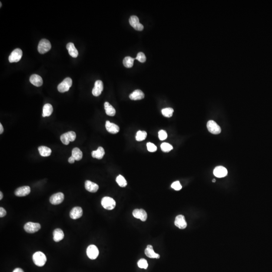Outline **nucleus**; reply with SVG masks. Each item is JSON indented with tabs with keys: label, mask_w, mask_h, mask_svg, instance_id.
<instances>
[{
	"label": "nucleus",
	"mask_w": 272,
	"mask_h": 272,
	"mask_svg": "<svg viewBox=\"0 0 272 272\" xmlns=\"http://www.w3.org/2000/svg\"><path fill=\"white\" fill-rule=\"evenodd\" d=\"M133 215L134 217L140 219L142 221H145L147 220V213L143 209L134 210L133 212Z\"/></svg>",
	"instance_id": "15"
},
{
	"label": "nucleus",
	"mask_w": 272,
	"mask_h": 272,
	"mask_svg": "<svg viewBox=\"0 0 272 272\" xmlns=\"http://www.w3.org/2000/svg\"><path fill=\"white\" fill-rule=\"evenodd\" d=\"M85 187L86 190L91 193H96L99 189V186L97 184L90 181H85Z\"/></svg>",
	"instance_id": "20"
},
{
	"label": "nucleus",
	"mask_w": 272,
	"mask_h": 272,
	"mask_svg": "<svg viewBox=\"0 0 272 272\" xmlns=\"http://www.w3.org/2000/svg\"><path fill=\"white\" fill-rule=\"evenodd\" d=\"M105 109L106 115L109 116H113L115 115V109L108 102H105Z\"/></svg>",
	"instance_id": "28"
},
{
	"label": "nucleus",
	"mask_w": 272,
	"mask_h": 272,
	"mask_svg": "<svg viewBox=\"0 0 272 272\" xmlns=\"http://www.w3.org/2000/svg\"><path fill=\"white\" fill-rule=\"evenodd\" d=\"M67 49L68 50L70 55L73 57H77L78 56V52L75 47L74 43H70L67 45Z\"/></svg>",
	"instance_id": "25"
},
{
	"label": "nucleus",
	"mask_w": 272,
	"mask_h": 272,
	"mask_svg": "<svg viewBox=\"0 0 272 272\" xmlns=\"http://www.w3.org/2000/svg\"><path fill=\"white\" fill-rule=\"evenodd\" d=\"M29 80L31 84L36 87H40L43 84V79L40 75L37 74L31 75L30 77Z\"/></svg>",
	"instance_id": "18"
},
{
	"label": "nucleus",
	"mask_w": 272,
	"mask_h": 272,
	"mask_svg": "<svg viewBox=\"0 0 272 272\" xmlns=\"http://www.w3.org/2000/svg\"><path fill=\"white\" fill-rule=\"evenodd\" d=\"M158 137L159 139L161 141L165 140L167 138V134L166 133V131L164 130H160L158 132Z\"/></svg>",
	"instance_id": "38"
},
{
	"label": "nucleus",
	"mask_w": 272,
	"mask_h": 272,
	"mask_svg": "<svg viewBox=\"0 0 272 272\" xmlns=\"http://www.w3.org/2000/svg\"><path fill=\"white\" fill-rule=\"evenodd\" d=\"M105 128L108 132L111 134H116L119 131V128L118 125H116V124L112 123L108 121L106 122Z\"/></svg>",
	"instance_id": "19"
},
{
	"label": "nucleus",
	"mask_w": 272,
	"mask_h": 272,
	"mask_svg": "<svg viewBox=\"0 0 272 272\" xmlns=\"http://www.w3.org/2000/svg\"><path fill=\"white\" fill-rule=\"evenodd\" d=\"M207 127L208 131L211 133L214 134V135L220 134L221 132V129L220 126L217 124L216 122L212 120L209 121L207 122Z\"/></svg>",
	"instance_id": "8"
},
{
	"label": "nucleus",
	"mask_w": 272,
	"mask_h": 272,
	"mask_svg": "<svg viewBox=\"0 0 272 272\" xmlns=\"http://www.w3.org/2000/svg\"><path fill=\"white\" fill-rule=\"evenodd\" d=\"M41 228L40 224L38 223L29 222L25 224L24 229L25 231L29 233H34L36 232Z\"/></svg>",
	"instance_id": "6"
},
{
	"label": "nucleus",
	"mask_w": 272,
	"mask_h": 272,
	"mask_svg": "<svg viewBox=\"0 0 272 272\" xmlns=\"http://www.w3.org/2000/svg\"><path fill=\"white\" fill-rule=\"evenodd\" d=\"M147 149L150 152H154L157 149V148L156 146L153 143H150V142L147 143Z\"/></svg>",
	"instance_id": "37"
},
{
	"label": "nucleus",
	"mask_w": 272,
	"mask_h": 272,
	"mask_svg": "<svg viewBox=\"0 0 272 272\" xmlns=\"http://www.w3.org/2000/svg\"><path fill=\"white\" fill-rule=\"evenodd\" d=\"M135 59L131 57H126L123 60V64L126 68H132L134 65V61Z\"/></svg>",
	"instance_id": "30"
},
{
	"label": "nucleus",
	"mask_w": 272,
	"mask_h": 272,
	"mask_svg": "<svg viewBox=\"0 0 272 272\" xmlns=\"http://www.w3.org/2000/svg\"><path fill=\"white\" fill-rule=\"evenodd\" d=\"M174 224L176 226L181 229H184L187 226V223L184 216L182 215H178L175 218Z\"/></svg>",
	"instance_id": "13"
},
{
	"label": "nucleus",
	"mask_w": 272,
	"mask_h": 272,
	"mask_svg": "<svg viewBox=\"0 0 272 272\" xmlns=\"http://www.w3.org/2000/svg\"><path fill=\"white\" fill-rule=\"evenodd\" d=\"M174 109L171 108H165L161 110L163 116L166 118H170L174 113Z\"/></svg>",
	"instance_id": "33"
},
{
	"label": "nucleus",
	"mask_w": 272,
	"mask_h": 272,
	"mask_svg": "<svg viewBox=\"0 0 272 272\" xmlns=\"http://www.w3.org/2000/svg\"><path fill=\"white\" fill-rule=\"evenodd\" d=\"M146 256L150 258L153 259H159L160 255L155 253L153 249V246L151 245H148L147 248L145 250Z\"/></svg>",
	"instance_id": "21"
},
{
	"label": "nucleus",
	"mask_w": 272,
	"mask_h": 272,
	"mask_svg": "<svg viewBox=\"0 0 272 272\" xmlns=\"http://www.w3.org/2000/svg\"><path fill=\"white\" fill-rule=\"evenodd\" d=\"M0 4H1V7H2V3H0Z\"/></svg>",
	"instance_id": "46"
},
{
	"label": "nucleus",
	"mask_w": 272,
	"mask_h": 272,
	"mask_svg": "<svg viewBox=\"0 0 272 272\" xmlns=\"http://www.w3.org/2000/svg\"><path fill=\"white\" fill-rule=\"evenodd\" d=\"M6 215V211L3 208H0V217H4Z\"/></svg>",
	"instance_id": "40"
},
{
	"label": "nucleus",
	"mask_w": 272,
	"mask_h": 272,
	"mask_svg": "<svg viewBox=\"0 0 272 272\" xmlns=\"http://www.w3.org/2000/svg\"><path fill=\"white\" fill-rule=\"evenodd\" d=\"M138 266L140 268L146 269L148 267V264L145 259H141L138 262Z\"/></svg>",
	"instance_id": "35"
},
{
	"label": "nucleus",
	"mask_w": 272,
	"mask_h": 272,
	"mask_svg": "<svg viewBox=\"0 0 272 272\" xmlns=\"http://www.w3.org/2000/svg\"><path fill=\"white\" fill-rule=\"evenodd\" d=\"M103 90V82L101 80H97L94 84L92 90V94L94 96H98L102 94Z\"/></svg>",
	"instance_id": "12"
},
{
	"label": "nucleus",
	"mask_w": 272,
	"mask_h": 272,
	"mask_svg": "<svg viewBox=\"0 0 272 272\" xmlns=\"http://www.w3.org/2000/svg\"><path fill=\"white\" fill-rule=\"evenodd\" d=\"M72 85V80L70 78H65L64 81L57 86V90L61 93H64L69 90Z\"/></svg>",
	"instance_id": "3"
},
{
	"label": "nucleus",
	"mask_w": 272,
	"mask_h": 272,
	"mask_svg": "<svg viewBox=\"0 0 272 272\" xmlns=\"http://www.w3.org/2000/svg\"><path fill=\"white\" fill-rule=\"evenodd\" d=\"M23 55V53L21 49L14 50L9 56V60L10 63H16L20 60Z\"/></svg>",
	"instance_id": "9"
},
{
	"label": "nucleus",
	"mask_w": 272,
	"mask_h": 272,
	"mask_svg": "<svg viewBox=\"0 0 272 272\" xmlns=\"http://www.w3.org/2000/svg\"><path fill=\"white\" fill-rule=\"evenodd\" d=\"M33 260L37 266L43 267L45 265L47 259L46 255L41 252H36L33 255Z\"/></svg>",
	"instance_id": "1"
},
{
	"label": "nucleus",
	"mask_w": 272,
	"mask_h": 272,
	"mask_svg": "<svg viewBox=\"0 0 272 272\" xmlns=\"http://www.w3.org/2000/svg\"><path fill=\"white\" fill-rule=\"evenodd\" d=\"M75 159L73 156H71L68 159V161L70 163H74L75 162Z\"/></svg>",
	"instance_id": "41"
},
{
	"label": "nucleus",
	"mask_w": 272,
	"mask_h": 272,
	"mask_svg": "<svg viewBox=\"0 0 272 272\" xmlns=\"http://www.w3.org/2000/svg\"><path fill=\"white\" fill-rule=\"evenodd\" d=\"M64 200V195L63 193H57L52 195L50 199V201L52 204L54 205L60 204Z\"/></svg>",
	"instance_id": "11"
},
{
	"label": "nucleus",
	"mask_w": 272,
	"mask_h": 272,
	"mask_svg": "<svg viewBox=\"0 0 272 272\" xmlns=\"http://www.w3.org/2000/svg\"><path fill=\"white\" fill-rule=\"evenodd\" d=\"M53 240L56 242H59L63 239L64 233L62 229L57 228L54 230L53 232Z\"/></svg>",
	"instance_id": "24"
},
{
	"label": "nucleus",
	"mask_w": 272,
	"mask_h": 272,
	"mask_svg": "<svg viewBox=\"0 0 272 272\" xmlns=\"http://www.w3.org/2000/svg\"><path fill=\"white\" fill-rule=\"evenodd\" d=\"M13 272H24L23 270L21 269L20 268H16L15 270H14Z\"/></svg>",
	"instance_id": "42"
},
{
	"label": "nucleus",
	"mask_w": 272,
	"mask_h": 272,
	"mask_svg": "<svg viewBox=\"0 0 272 272\" xmlns=\"http://www.w3.org/2000/svg\"><path fill=\"white\" fill-rule=\"evenodd\" d=\"M102 205L105 209L108 210H112L115 207L116 202L112 198L105 197L102 199Z\"/></svg>",
	"instance_id": "5"
},
{
	"label": "nucleus",
	"mask_w": 272,
	"mask_h": 272,
	"mask_svg": "<svg viewBox=\"0 0 272 272\" xmlns=\"http://www.w3.org/2000/svg\"><path fill=\"white\" fill-rule=\"evenodd\" d=\"M38 150L40 155L43 157H48L52 153V150L50 148L43 146L38 147Z\"/></svg>",
	"instance_id": "26"
},
{
	"label": "nucleus",
	"mask_w": 272,
	"mask_h": 272,
	"mask_svg": "<svg viewBox=\"0 0 272 272\" xmlns=\"http://www.w3.org/2000/svg\"><path fill=\"white\" fill-rule=\"evenodd\" d=\"M130 25L136 30L142 31L144 29V26L139 22V19L137 16L133 15L129 19Z\"/></svg>",
	"instance_id": "7"
},
{
	"label": "nucleus",
	"mask_w": 272,
	"mask_h": 272,
	"mask_svg": "<svg viewBox=\"0 0 272 272\" xmlns=\"http://www.w3.org/2000/svg\"><path fill=\"white\" fill-rule=\"evenodd\" d=\"M145 97L144 93L141 90H136L129 95V98L131 100H141Z\"/></svg>",
	"instance_id": "22"
},
{
	"label": "nucleus",
	"mask_w": 272,
	"mask_h": 272,
	"mask_svg": "<svg viewBox=\"0 0 272 272\" xmlns=\"http://www.w3.org/2000/svg\"><path fill=\"white\" fill-rule=\"evenodd\" d=\"M87 256L91 260H95L99 255L98 249L95 245H90L86 250Z\"/></svg>",
	"instance_id": "10"
},
{
	"label": "nucleus",
	"mask_w": 272,
	"mask_h": 272,
	"mask_svg": "<svg viewBox=\"0 0 272 272\" xmlns=\"http://www.w3.org/2000/svg\"><path fill=\"white\" fill-rule=\"evenodd\" d=\"M161 149L162 151L164 152H169L173 149V147L169 143H163L161 145Z\"/></svg>",
	"instance_id": "34"
},
{
	"label": "nucleus",
	"mask_w": 272,
	"mask_h": 272,
	"mask_svg": "<svg viewBox=\"0 0 272 272\" xmlns=\"http://www.w3.org/2000/svg\"><path fill=\"white\" fill-rule=\"evenodd\" d=\"M0 195H1V196H0V200H1L2 199H3V193H2L1 191L0 192Z\"/></svg>",
	"instance_id": "44"
},
{
	"label": "nucleus",
	"mask_w": 272,
	"mask_h": 272,
	"mask_svg": "<svg viewBox=\"0 0 272 272\" xmlns=\"http://www.w3.org/2000/svg\"><path fill=\"white\" fill-rule=\"evenodd\" d=\"M31 189L29 186L20 187L15 191V195L17 197H25L29 194Z\"/></svg>",
	"instance_id": "14"
},
{
	"label": "nucleus",
	"mask_w": 272,
	"mask_h": 272,
	"mask_svg": "<svg viewBox=\"0 0 272 272\" xmlns=\"http://www.w3.org/2000/svg\"><path fill=\"white\" fill-rule=\"evenodd\" d=\"M171 188L175 191H180L182 188V186L181 184H180V181H176L172 183Z\"/></svg>",
	"instance_id": "39"
},
{
	"label": "nucleus",
	"mask_w": 272,
	"mask_h": 272,
	"mask_svg": "<svg viewBox=\"0 0 272 272\" xmlns=\"http://www.w3.org/2000/svg\"><path fill=\"white\" fill-rule=\"evenodd\" d=\"M116 181L121 187L124 188L127 185V182L125 178L122 175H118L116 178Z\"/></svg>",
	"instance_id": "32"
},
{
	"label": "nucleus",
	"mask_w": 272,
	"mask_h": 272,
	"mask_svg": "<svg viewBox=\"0 0 272 272\" xmlns=\"http://www.w3.org/2000/svg\"><path fill=\"white\" fill-rule=\"evenodd\" d=\"M53 112V108L52 105L50 103H46L44 105L43 108V117L50 116L52 115Z\"/></svg>",
	"instance_id": "27"
},
{
	"label": "nucleus",
	"mask_w": 272,
	"mask_h": 272,
	"mask_svg": "<svg viewBox=\"0 0 272 272\" xmlns=\"http://www.w3.org/2000/svg\"><path fill=\"white\" fill-rule=\"evenodd\" d=\"M91 154L93 158L98 159H102L105 154V149L102 147H99L97 150L93 151Z\"/></svg>",
	"instance_id": "23"
},
{
	"label": "nucleus",
	"mask_w": 272,
	"mask_h": 272,
	"mask_svg": "<svg viewBox=\"0 0 272 272\" xmlns=\"http://www.w3.org/2000/svg\"><path fill=\"white\" fill-rule=\"evenodd\" d=\"M4 132V128L2 124H0V134H2Z\"/></svg>",
	"instance_id": "43"
},
{
	"label": "nucleus",
	"mask_w": 272,
	"mask_h": 272,
	"mask_svg": "<svg viewBox=\"0 0 272 272\" xmlns=\"http://www.w3.org/2000/svg\"><path fill=\"white\" fill-rule=\"evenodd\" d=\"M147 136V133L145 131H139L136 134V139L137 141H142L146 138Z\"/></svg>",
	"instance_id": "31"
},
{
	"label": "nucleus",
	"mask_w": 272,
	"mask_h": 272,
	"mask_svg": "<svg viewBox=\"0 0 272 272\" xmlns=\"http://www.w3.org/2000/svg\"><path fill=\"white\" fill-rule=\"evenodd\" d=\"M76 138V134L73 131H70L63 134L60 136V141L63 144L68 145L70 142H73Z\"/></svg>",
	"instance_id": "2"
},
{
	"label": "nucleus",
	"mask_w": 272,
	"mask_h": 272,
	"mask_svg": "<svg viewBox=\"0 0 272 272\" xmlns=\"http://www.w3.org/2000/svg\"><path fill=\"white\" fill-rule=\"evenodd\" d=\"M52 47V46L49 40L46 39H43L40 41L38 46V51L41 54L49 52Z\"/></svg>",
	"instance_id": "4"
},
{
	"label": "nucleus",
	"mask_w": 272,
	"mask_h": 272,
	"mask_svg": "<svg viewBox=\"0 0 272 272\" xmlns=\"http://www.w3.org/2000/svg\"><path fill=\"white\" fill-rule=\"evenodd\" d=\"M213 174L215 177L221 178L226 177L227 175L228 171L226 168L223 166H217L214 170Z\"/></svg>",
	"instance_id": "16"
},
{
	"label": "nucleus",
	"mask_w": 272,
	"mask_h": 272,
	"mask_svg": "<svg viewBox=\"0 0 272 272\" xmlns=\"http://www.w3.org/2000/svg\"><path fill=\"white\" fill-rule=\"evenodd\" d=\"M135 59L141 63H144L146 60V57L144 53L142 52H140L137 54V57H136Z\"/></svg>",
	"instance_id": "36"
},
{
	"label": "nucleus",
	"mask_w": 272,
	"mask_h": 272,
	"mask_svg": "<svg viewBox=\"0 0 272 272\" xmlns=\"http://www.w3.org/2000/svg\"><path fill=\"white\" fill-rule=\"evenodd\" d=\"M212 181L213 182H215V181H216V180H215V179H214V180H213V181Z\"/></svg>",
	"instance_id": "45"
},
{
	"label": "nucleus",
	"mask_w": 272,
	"mask_h": 272,
	"mask_svg": "<svg viewBox=\"0 0 272 272\" xmlns=\"http://www.w3.org/2000/svg\"><path fill=\"white\" fill-rule=\"evenodd\" d=\"M72 156H73L75 160H81L83 157L82 152L78 148H74L72 151Z\"/></svg>",
	"instance_id": "29"
},
{
	"label": "nucleus",
	"mask_w": 272,
	"mask_h": 272,
	"mask_svg": "<svg viewBox=\"0 0 272 272\" xmlns=\"http://www.w3.org/2000/svg\"><path fill=\"white\" fill-rule=\"evenodd\" d=\"M83 215V210L80 207H76L72 209L70 213V217L73 219H79Z\"/></svg>",
	"instance_id": "17"
}]
</instances>
